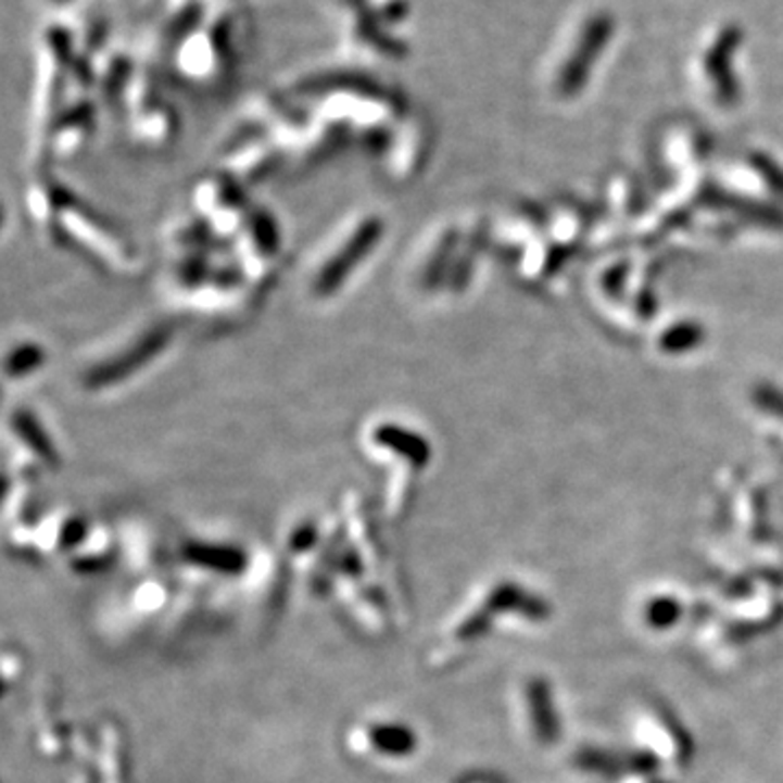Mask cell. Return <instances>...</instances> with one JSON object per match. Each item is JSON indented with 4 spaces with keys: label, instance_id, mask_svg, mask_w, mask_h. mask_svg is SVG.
<instances>
[{
    "label": "cell",
    "instance_id": "6da1fadb",
    "mask_svg": "<svg viewBox=\"0 0 783 783\" xmlns=\"http://www.w3.org/2000/svg\"><path fill=\"white\" fill-rule=\"evenodd\" d=\"M418 744L420 742L414 729L396 720H370L349 733V746L353 753L390 761L412 757L418 750Z\"/></svg>",
    "mask_w": 783,
    "mask_h": 783
},
{
    "label": "cell",
    "instance_id": "7a4b0ae2",
    "mask_svg": "<svg viewBox=\"0 0 783 783\" xmlns=\"http://www.w3.org/2000/svg\"><path fill=\"white\" fill-rule=\"evenodd\" d=\"M181 559L186 566L203 570V572H242L244 559L236 546L227 544H201L188 542L181 551Z\"/></svg>",
    "mask_w": 783,
    "mask_h": 783
},
{
    "label": "cell",
    "instance_id": "3957f363",
    "mask_svg": "<svg viewBox=\"0 0 783 783\" xmlns=\"http://www.w3.org/2000/svg\"><path fill=\"white\" fill-rule=\"evenodd\" d=\"M379 231H381V229H379L377 223H368L366 229H362V231L357 233L355 244H351L349 251H342L340 257H338V262L329 264V266L323 270V275H320V288H323V290L336 288V286L342 281V277L346 275V268H349V273H351L353 266L357 264V262H353V257H362L364 253H368V249H370L372 242L377 240Z\"/></svg>",
    "mask_w": 783,
    "mask_h": 783
},
{
    "label": "cell",
    "instance_id": "277c9868",
    "mask_svg": "<svg viewBox=\"0 0 783 783\" xmlns=\"http://www.w3.org/2000/svg\"><path fill=\"white\" fill-rule=\"evenodd\" d=\"M529 703V724L538 740H551L555 735V718L551 713V698L542 683H535L527 690Z\"/></svg>",
    "mask_w": 783,
    "mask_h": 783
},
{
    "label": "cell",
    "instance_id": "5b68a950",
    "mask_svg": "<svg viewBox=\"0 0 783 783\" xmlns=\"http://www.w3.org/2000/svg\"><path fill=\"white\" fill-rule=\"evenodd\" d=\"M679 609L670 598H657L651 607H648V620L653 624H661L657 629H664V624H670L677 618Z\"/></svg>",
    "mask_w": 783,
    "mask_h": 783
},
{
    "label": "cell",
    "instance_id": "8992f818",
    "mask_svg": "<svg viewBox=\"0 0 783 783\" xmlns=\"http://www.w3.org/2000/svg\"><path fill=\"white\" fill-rule=\"evenodd\" d=\"M472 783H485V781H472ZM490 783V781H488Z\"/></svg>",
    "mask_w": 783,
    "mask_h": 783
}]
</instances>
